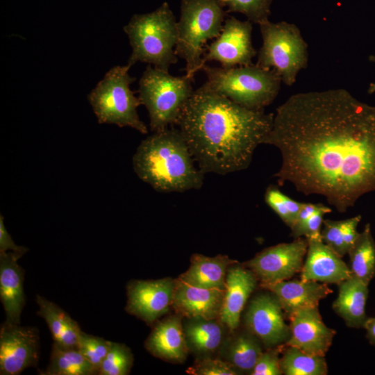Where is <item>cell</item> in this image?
<instances>
[{
  "label": "cell",
  "mask_w": 375,
  "mask_h": 375,
  "mask_svg": "<svg viewBox=\"0 0 375 375\" xmlns=\"http://www.w3.org/2000/svg\"><path fill=\"white\" fill-rule=\"evenodd\" d=\"M282 347L276 349H269L262 352L258 358L251 374V375H281L283 374L280 359L278 356L279 350Z\"/></svg>",
  "instance_id": "8d00e7d4"
},
{
  "label": "cell",
  "mask_w": 375,
  "mask_h": 375,
  "mask_svg": "<svg viewBox=\"0 0 375 375\" xmlns=\"http://www.w3.org/2000/svg\"><path fill=\"white\" fill-rule=\"evenodd\" d=\"M111 341L81 332L77 349L98 370L106 357Z\"/></svg>",
  "instance_id": "d6a6232c"
},
{
  "label": "cell",
  "mask_w": 375,
  "mask_h": 375,
  "mask_svg": "<svg viewBox=\"0 0 375 375\" xmlns=\"http://www.w3.org/2000/svg\"><path fill=\"white\" fill-rule=\"evenodd\" d=\"M347 254L351 274L369 285L375 276V241L369 224L359 233Z\"/></svg>",
  "instance_id": "cb8c5ba5"
},
{
  "label": "cell",
  "mask_w": 375,
  "mask_h": 375,
  "mask_svg": "<svg viewBox=\"0 0 375 375\" xmlns=\"http://www.w3.org/2000/svg\"><path fill=\"white\" fill-rule=\"evenodd\" d=\"M264 144L280 151L274 175L280 186L322 195L340 212L375 192V106L345 89L290 96L276 108Z\"/></svg>",
  "instance_id": "6da1fadb"
},
{
  "label": "cell",
  "mask_w": 375,
  "mask_h": 375,
  "mask_svg": "<svg viewBox=\"0 0 375 375\" xmlns=\"http://www.w3.org/2000/svg\"><path fill=\"white\" fill-rule=\"evenodd\" d=\"M179 129L167 128L143 140L133 157L137 176L160 192L198 190L204 173L195 166Z\"/></svg>",
  "instance_id": "3957f363"
},
{
  "label": "cell",
  "mask_w": 375,
  "mask_h": 375,
  "mask_svg": "<svg viewBox=\"0 0 375 375\" xmlns=\"http://www.w3.org/2000/svg\"><path fill=\"white\" fill-rule=\"evenodd\" d=\"M28 248L24 246L17 245L7 231L3 222V217L0 216V252L9 251L24 256L28 251Z\"/></svg>",
  "instance_id": "74e56055"
},
{
  "label": "cell",
  "mask_w": 375,
  "mask_h": 375,
  "mask_svg": "<svg viewBox=\"0 0 375 375\" xmlns=\"http://www.w3.org/2000/svg\"><path fill=\"white\" fill-rule=\"evenodd\" d=\"M322 206H324V204L321 203H302L301 209L298 213L294 224L290 228L304 222Z\"/></svg>",
  "instance_id": "f35d334b"
},
{
  "label": "cell",
  "mask_w": 375,
  "mask_h": 375,
  "mask_svg": "<svg viewBox=\"0 0 375 375\" xmlns=\"http://www.w3.org/2000/svg\"><path fill=\"white\" fill-rule=\"evenodd\" d=\"M284 311L276 297L260 294L251 301L245 322L249 331L267 348L285 344L290 338L291 331L284 319Z\"/></svg>",
  "instance_id": "4fadbf2b"
},
{
  "label": "cell",
  "mask_w": 375,
  "mask_h": 375,
  "mask_svg": "<svg viewBox=\"0 0 375 375\" xmlns=\"http://www.w3.org/2000/svg\"><path fill=\"white\" fill-rule=\"evenodd\" d=\"M256 284L257 277L251 270L240 266L228 268L219 318L230 331L238 327L241 312Z\"/></svg>",
  "instance_id": "d6986e66"
},
{
  "label": "cell",
  "mask_w": 375,
  "mask_h": 375,
  "mask_svg": "<svg viewBox=\"0 0 375 375\" xmlns=\"http://www.w3.org/2000/svg\"><path fill=\"white\" fill-rule=\"evenodd\" d=\"M187 373L193 375H236L235 367L228 362L219 359L205 358L189 367Z\"/></svg>",
  "instance_id": "d590c367"
},
{
  "label": "cell",
  "mask_w": 375,
  "mask_h": 375,
  "mask_svg": "<svg viewBox=\"0 0 375 375\" xmlns=\"http://www.w3.org/2000/svg\"><path fill=\"white\" fill-rule=\"evenodd\" d=\"M235 263L236 260L227 256L208 257L193 254L189 269L179 278L197 287L224 289L228 267Z\"/></svg>",
  "instance_id": "603a6c76"
},
{
  "label": "cell",
  "mask_w": 375,
  "mask_h": 375,
  "mask_svg": "<svg viewBox=\"0 0 375 375\" xmlns=\"http://www.w3.org/2000/svg\"><path fill=\"white\" fill-rule=\"evenodd\" d=\"M338 297L332 308L350 328H363L367 319L365 306L368 285L351 274L338 285Z\"/></svg>",
  "instance_id": "44dd1931"
},
{
  "label": "cell",
  "mask_w": 375,
  "mask_h": 375,
  "mask_svg": "<svg viewBox=\"0 0 375 375\" xmlns=\"http://www.w3.org/2000/svg\"><path fill=\"white\" fill-rule=\"evenodd\" d=\"M35 301L39 307L37 315L45 320L53 342H56L72 317L58 305L44 297L37 294Z\"/></svg>",
  "instance_id": "1f68e13d"
},
{
  "label": "cell",
  "mask_w": 375,
  "mask_h": 375,
  "mask_svg": "<svg viewBox=\"0 0 375 375\" xmlns=\"http://www.w3.org/2000/svg\"><path fill=\"white\" fill-rule=\"evenodd\" d=\"M193 78L174 76L167 71L148 65L139 81L138 98L147 108L151 131L176 125L194 90Z\"/></svg>",
  "instance_id": "52a82bcc"
},
{
  "label": "cell",
  "mask_w": 375,
  "mask_h": 375,
  "mask_svg": "<svg viewBox=\"0 0 375 375\" xmlns=\"http://www.w3.org/2000/svg\"><path fill=\"white\" fill-rule=\"evenodd\" d=\"M42 375H95L98 370L77 349L64 348L54 342L49 363Z\"/></svg>",
  "instance_id": "d4e9b609"
},
{
  "label": "cell",
  "mask_w": 375,
  "mask_h": 375,
  "mask_svg": "<svg viewBox=\"0 0 375 375\" xmlns=\"http://www.w3.org/2000/svg\"><path fill=\"white\" fill-rule=\"evenodd\" d=\"M227 12H239L253 24L260 25L269 21L273 0H220Z\"/></svg>",
  "instance_id": "4dcf8cb0"
},
{
  "label": "cell",
  "mask_w": 375,
  "mask_h": 375,
  "mask_svg": "<svg viewBox=\"0 0 375 375\" xmlns=\"http://www.w3.org/2000/svg\"><path fill=\"white\" fill-rule=\"evenodd\" d=\"M306 238L267 247L247 262L260 284L289 280L301 272L308 249Z\"/></svg>",
  "instance_id": "30bf717a"
},
{
  "label": "cell",
  "mask_w": 375,
  "mask_h": 375,
  "mask_svg": "<svg viewBox=\"0 0 375 375\" xmlns=\"http://www.w3.org/2000/svg\"><path fill=\"white\" fill-rule=\"evenodd\" d=\"M260 286L276 297L288 317L299 310L318 306L322 299L333 292L326 283L302 279L260 284Z\"/></svg>",
  "instance_id": "ffe728a7"
},
{
  "label": "cell",
  "mask_w": 375,
  "mask_h": 375,
  "mask_svg": "<svg viewBox=\"0 0 375 375\" xmlns=\"http://www.w3.org/2000/svg\"><path fill=\"white\" fill-rule=\"evenodd\" d=\"M265 201L290 228L294 224L302 205V202L297 201L285 195L274 185H269L267 188Z\"/></svg>",
  "instance_id": "f1b7e54d"
},
{
  "label": "cell",
  "mask_w": 375,
  "mask_h": 375,
  "mask_svg": "<svg viewBox=\"0 0 375 375\" xmlns=\"http://www.w3.org/2000/svg\"><path fill=\"white\" fill-rule=\"evenodd\" d=\"M291 335L285 344L315 356H324L331 346L335 331L326 326L318 306L299 310L290 316Z\"/></svg>",
  "instance_id": "9a60e30c"
},
{
  "label": "cell",
  "mask_w": 375,
  "mask_h": 375,
  "mask_svg": "<svg viewBox=\"0 0 375 375\" xmlns=\"http://www.w3.org/2000/svg\"><path fill=\"white\" fill-rule=\"evenodd\" d=\"M133 355L124 344L111 342L110 349L103 360L99 375H126L133 365Z\"/></svg>",
  "instance_id": "f546056e"
},
{
  "label": "cell",
  "mask_w": 375,
  "mask_h": 375,
  "mask_svg": "<svg viewBox=\"0 0 375 375\" xmlns=\"http://www.w3.org/2000/svg\"><path fill=\"white\" fill-rule=\"evenodd\" d=\"M131 66H115L106 72L88 95L99 124L128 126L147 134L146 124L140 119L138 108L141 102L131 90L135 78L129 74Z\"/></svg>",
  "instance_id": "ba28073f"
},
{
  "label": "cell",
  "mask_w": 375,
  "mask_h": 375,
  "mask_svg": "<svg viewBox=\"0 0 375 375\" xmlns=\"http://www.w3.org/2000/svg\"><path fill=\"white\" fill-rule=\"evenodd\" d=\"M283 348L280 359L282 372L285 375H326L328 367L324 356L308 354L292 346Z\"/></svg>",
  "instance_id": "4316f807"
},
{
  "label": "cell",
  "mask_w": 375,
  "mask_h": 375,
  "mask_svg": "<svg viewBox=\"0 0 375 375\" xmlns=\"http://www.w3.org/2000/svg\"><path fill=\"white\" fill-rule=\"evenodd\" d=\"M369 94H373L375 92V83H371L367 90Z\"/></svg>",
  "instance_id": "60d3db41"
},
{
  "label": "cell",
  "mask_w": 375,
  "mask_h": 375,
  "mask_svg": "<svg viewBox=\"0 0 375 375\" xmlns=\"http://www.w3.org/2000/svg\"><path fill=\"white\" fill-rule=\"evenodd\" d=\"M40 358V336L36 327L3 322L0 328V374L18 375L25 369L37 367Z\"/></svg>",
  "instance_id": "7c38bea8"
},
{
  "label": "cell",
  "mask_w": 375,
  "mask_h": 375,
  "mask_svg": "<svg viewBox=\"0 0 375 375\" xmlns=\"http://www.w3.org/2000/svg\"><path fill=\"white\" fill-rule=\"evenodd\" d=\"M22 256L12 251L0 252V298L6 313L4 322L12 325L20 324L26 303L24 272L17 263Z\"/></svg>",
  "instance_id": "ac0fdd59"
},
{
  "label": "cell",
  "mask_w": 375,
  "mask_h": 375,
  "mask_svg": "<svg viewBox=\"0 0 375 375\" xmlns=\"http://www.w3.org/2000/svg\"><path fill=\"white\" fill-rule=\"evenodd\" d=\"M225 289L190 285L181 278L174 281L173 302L176 311L188 318L219 317Z\"/></svg>",
  "instance_id": "e0dca14e"
},
{
  "label": "cell",
  "mask_w": 375,
  "mask_h": 375,
  "mask_svg": "<svg viewBox=\"0 0 375 375\" xmlns=\"http://www.w3.org/2000/svg\"><path fill=\"white\" fill-rule=\"evenodd\" d=\"M177 22L167 2L154 11L133 15L124 26L132 52L127 65L138 62L167 71L178 61L175 53Z\"/></svg>",
  "instance_id": "277c9868"
},
{
  "label": "cell",
  "mask_w": 375,
  "mask_h": 375,
  "mask_svg": "<svg viewBox=\"0 0 375 375\" xmlns=\"http://www.w3.org/2000/svg\"><path fill=\"white\" fill-rule=\"evenodd\" d=\"M145 347L155 356L182 362L186 357L187 344L181 319L172 317L157 324Z\"/></svg>",
  "instance_id": "7402d4cb"
},
{
  "label": "cell",
  "mask_w": 375,
  "mask_h": 375,
  "mask_svg": "<svg viewBox=\"0 0 375 375\" xmlns=\"http://www.w3.org/2000/svg\"><path fill=\"white\" fill-rule=\"evenodd\" d=\"M174 281L169 278L133 281L127 286L126 310L148 324L166 313L172 306Z\"/></svg>",
  "instance_id": "5bb4252c"
},
{
  "label": "cell",
  "mask_w": 375,
  "mask_h": 375,
  "mask_svg": "<svg viewBox=\"0 0 375 375\" xmlns=\"http://www.w3.org/2000/svg\"><path fill=\"white\" fill-rule=\"evenodd\" d=\"M363 328L366 331V338L369 342L375 346V317H367Z\"/></svg>",
  "instance_id": "ab89813d"
},
{
  "label": "cell",
  "mask_w": 375,
  "mask_h": 375,
  "mask_svg": "<svg viewBox=\"0 0 375 375\" xmlns=\"http://www.w3.org/2000/svg\"><path fill=\"white\" fill-rule=\"evenodd\" d=\"M307 240L301 279L338 285L352 274L349 267L323 242L321 235Z\"/></svg>",
  "instance_id": "2e32d148"
},
{
  "label": "cell",
  "mask_w": 375,
  "mask_h": 375,
  "mask_svg": "<svg viewBox=\"0 0 375 375\" xmlns=\"http://www.w3.org/2000/svg\"><path fill=\"white\" fill-rule=\"evenodd\" d=\"M260 340L252 333L243 332L235 336L227 348V359L235 368L251 374L263 352Z\"/></svg>",
  "instance_id": "83f0119b"
},
{
  "label": "cell",
  "mask_w": 375,
  "mask_h": 375,
  "mask_svg": "<svg viewBox=\"0 0 375 375\" xmlns=\"http://www.w3.org/2000/svg\"><path fill=\"white\" fill-rule=\"evenodd\" d=\"M220 0H181L175 53L185 62V75L194 79L205 65L208 40L222 31L226 11Z\"/></svg>",
  "instance_id": "5b68a950"
},
{
  "label": "cell",
  "mask_w": 375,
  "mask_h": 375,
  "mask_svg": "<svg viewBox=\"0 0 375 375\" xmlns=\"http://www.w3.org/2000/svg\"><path fill=\"white\" fill-rule=\"evenodd\" d=\"M331 211L330 207L324 205L304 222L290 228L291 235L294 238L304 237L306 239L320 236L324 217Z\"/></svg>",
  "instance_id": "e575fe53"
},
{
  "label": "cell",
  "mask_w": 375,
  "mask_h": 375,
  "mask_svg": "<svg viewBox=\"0 0 375 375\" xmlns=\"http://www.w3.org/2000/svg\"><path fill=\"white\" fill-rule=\"evenodd\" d=\"M273 120L274 113L242 107L204 83L194 90L176 125L198 167L226 175L249 166Z\"/></svg>",
  "instance_id": "7a4b0ae2"
},
{
  "label": "cell",
  "mask_w": 375,
  "mask_h": 375,
  "mask_svg": "<svg viewBox=\"0 0 375 375\" xmlns=\"http://www.w3.org/2000/svg\"><path fill=\"white\" fill-rule=\"evenodd\" d=\"M183 328L187 342L197 351L210 353L222 343L223 328L216 319L189 318Z\"/></svg>",
  "instance_id": "484cf974"
},
{
  "label": "cell",
  "mask_w": 375,
  "mask_h": 375,
  "mask_svg": "<svg viewBox=\"0 0 375 375\" xmlns=\"http://www.w3.org/2000/svg\"><path fill=\"white\" fill-rule=\"evenodd\" d=\"M252 30L253 23L248 19L226 18L219 35L205 49L203 63L217 61L225 68L252 65L257 54L252 44Z\"/></svg>",
  "instance_id": "8fae6325"
},
{
  "label": "cell",
  "mask_w": 375,
  "mask_h": 375,
  "mask_svg": "<svg viewBox=\"0 0 375 375\" xmlns=\"http://www.w3.org/2000/svg\"><path fill=\"white\" fill-rule=\"evenodd\" d=\"M324 228L321 231L323 242L340 257L347 255L343 245L344 219H324Z\"/></svg>",
  "instance_id": "836d02e7"
},
{
  "label": "cell",
  "mask_w": 375,
  "mask_h": 375,
  "mask_svg": "<svg viewBox=\"0 0 375 375\" xmlns=\"http://www.w3.org/2000/svg\"><path fill=\"white\" fill-rule=\"evenodd\" d=\"M206 84L213 91L246 108L262 110L277 97L282 83L273 69L256 64L225 68L203 67Z\"/></svg>",
  "instance_id": "8992f818"
},
{
  "label": "cell",
  "mask_w": 375,
  "mask_h": 375,
  "mask_svg": "<svg viewBox=\"0 0 375 375\" xmlns=\"http://www.w3.org/2000/svg\"><path fill=\"white\" fill-rule=\"evenodd\" d=\"M262 44L258 53L256 65L274 70L282 83L292 86L299 72L307 67L308 44L299 28L287 22L259 25Z\"/></svg>",
  "instance_id": "9c48e42d"
}]
</instances>
